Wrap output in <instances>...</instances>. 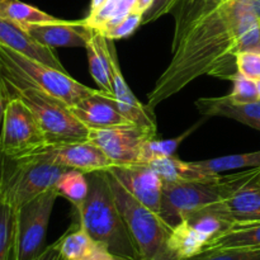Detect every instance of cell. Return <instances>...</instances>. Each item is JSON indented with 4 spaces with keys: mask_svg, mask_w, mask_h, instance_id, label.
<instances>
[{
    "mask_svg": "<svg viewBox=\"0 0 260 260\" xmlns=\"http://www.w3.org/2000/svg\"><path fill=\"white\" fill-rule=\"evenodd\" d=\"M109 183L119 211L142 259L150 260L167 244L173 228L165 222L159 213L154 212L132 197L111 174Z\"/></svg>",
    "mask_w": 260,
    "mask_h": 260,
    "instance_id": "obj_6",
    "label": "cell"
},
{
    "mask_svg": "<svg viewBox=\"0 0 260 260\" xmlns=\"http://www.w3.org/2000/svg\"><path fill=\"white\" fill-rule=\"evenodd\" d=\"M190 167L206 178H215L229 170L248 169V168H260V150L245 154L226 155L201 161H189Z\"/></svg>",
    "mask_w": 260,
    "mask_h": 260,
    "instance_id": "obj_20",
    "label": "cell"
},
{
    "mask_svg": "<svg viewBox=\"0 0 260 260\" xmlns=\"http://www.w3.org/2000/svg\"><path fill=\"white\" fill-rule=\"evenodd\" d=\"M32 260H66V259L63 258V255L61 254L58 240H56L55 243L51 244L50 246H46L45 250H43L37 258Z\"/></svg>",
    "mask_w": 260,
    "mask_h": 260,
    "instance_id": "obj_36",
    "label": "cell"
},
{
    "mask_svg": "<svg viewBox=\"0 0 260 260\" xmlns=\"http://www.w3.org/2000/svg\"><path fill=\"white\" fill-rule=\"evenodd\" d=\"M8 96L19 98L35 114L48 144L86 141L89 128L73 114L70 107L32 85L0 75Z\"/></svg>",
    "mask_w": 260,
    "mask_h": 260,
    "instance_id": "obj_3",
    "label": "cell"
},
{
    "mask_svg": "<svg viewBox=\"0 0 260 260\" xmlns=\"http://www.w3.org/2000/svg\"><path fill=\"white\" fill-rule=\"evenodd\" d=\"M180 260H260V248L206 249L190 258Z\"/></svg>",
    "mask_w": 260,
    "mask_h": 260,
    "instance_id": "obj_30",
    "label": "cell"
},
{
    "mask_svg": "<svg viewBox=\"0 0 260 260\" xmlns=\"http://www.w3.org/2000/svg\"><path fill=\"white\" fill-rule=\"evenodd\" d=\"M8 99L9 98H8L7 91H5L2 80H0V134H2L3 121H4V114H5V108H7Z\"/></svg>",
    "mask_w": 260,
    "mask_h": 260,
    "instance_id": "obj_39",
    "label": "cell"
},
{
    "mask_svg": "<svg viewBox=\"0 0 260 260\" xmlns=\"http://www.w3.org/2000/svg\"><path fill=\"white\" fill-rule=\"evenodd\" d=\"M104 50H106L109 76L113 89V103L117 111L123 114L131 123L156 131V117L154 114V108L141 103L127 85L123 74L119 69L113 41L108 40L107 37L104 42Z\"/></svg>",
    "mask_w": 260,
    "mask_h": 260,
    "instance_id": "obj_10",
    "label": "cell"
},
{
    "mask_svg": "<svg viewBox=\"0 0 260 260\" xmlns=\"http://www.w3.org/2000/svg\"><path fill=\"white\" fill-rule=\"evenodd\" d=\"M106 37L99 32L94 33L86 43V55H88L89 71L93 76L94 81L103 93L113 96L111 76H109L108 61H107L106 50H104Z\"/></svg>",
    "mask_w": 260,
    "mask_h": 260,
    "instance_id": "obj_21",
    "label": "cell"
},
{
    "mask_svg": "<svg viewBox=\"0 0 260 260\" xmlns=\"http://www.w3.org/2000/svg\"><path fill=\"white\" fill-rule=\"evenodd\" d=\"M182 221H185L198 234L206 246L236 223L225 207L223 201L192 211Z\"/></svg>",
    "mask_w": 260,
    "mask_h": 260,
    "instance_id": "obj_17",
    "label": "cell"
},
{
    "mask_svg": "<svg viewBox=\"0 0 260 260\" xmlns=\"http://www.w3.org/2000/svg\"><path fill=\"white\" fill-rule=\"evenodd\" d=\"M88 260H119V259H117L116 256L112 255L106 248H103L102 245H98V248L95 249L93 255H91Z\"/></svg>",
    "mask_w": 260,
    "mask_h": 260,
    "instance_id": "obj_38",
    "label": "cell"
},
{
    "mask_svg": "<svg viewBox=\"0 0 260 260\" xmlns=\"http://www.w3.org/2000/svg\"><path fill=\"white\" fill-rule=\"evenodd\" d=\"M89 192L85 200L74 207L80 228L119 260H144L116 202L108 172L86 174Z\"/></svg>",
    "mask_w": 260,
    "mask_h": 260,
    "instance_id": "obj_2",
    "label": "cell"
},
{
    "mask_svg": "<svg viewBox=\"0 0 260 260\" xmlns=\"http://www.w3.org/2000/svg\"><path fill=\"white\" fill-rule=\"evenodd\" d=\"M0 45L33 60L46 63L51 68L68 73L53 48L41 45L22 25L2 17H0Z\"/></svg>",
    "mask_w": 260,
    "mask_h": 260,
    "instance_id": "obj_14",
    "label": "cell"
},
{
    "mask_svg": "<svg viewBox=\"0 0 260 260\" xmlns=\"http://www.w3.org/2000/svg\"><path fill=\"white\" fill-rule=\"evenodd\" d=\"M60 250L66 260H88L93 255L99 244H96L78 222L58 239Z\"/></svg>",
    "mask_w": 260,
    "mask_h": 260,
    "instance_id": "obj_23",
    "label": "cell"
},
{
    "mask_svg": "<svg viewBox=\"0 0 260 260\" xmlns=\"http://www.w3.org/2000/svg\"><path fill=\"white\" fill-rule=\"evenodd\" d=\"M0 134V152L8 156L35 154L48 146V141L29 108L15 96H8Z\"/></svg>",
    "mask_w": 260,
    "mask_h": 260,
    "instance_id": "obj_8",
    "label": "cell"
},
{
    "mask_svg": "<svg viewBox=\"0 0 260 260\" xmlns=\"http://www.w3.org/2000/svg\"><path fill=\"white\" fill-rule=\"evenodd\" d=\"M259 182H260V173H259Z\"/></svg>",
    "mask_w": 260,
    "mask_h": 260,
    "instance_id": "obj_45",
    "label": "cell"
},
{
    "mask_svg": "<svg viewBox=\"0 0 260 260\" xmlns=\"http://www.w3.org/2000/svg\"><path fill=\"white\" fill-rule=\"evenodd\" d=\"M260 168L241 182L234 192L223 201L225 207L236 223H250L260 221Z\"/></svg>",
    "mask_w": 260,
    "mask_h": 260,
    "instance_id": "obj_16",
    "label": "cell"
},
{
    "mask_svg": "<svg viewBox=\"0 0 260 260\" xmlns=\"http://www.w3.org/2000/svg\"><path fill=\"white\" fill-rule=\"evenodd\" d=\"M0 17L12 20L22 27L36 23L55 22L58 19L19 0H0Z\"/></svg>",
    "mask_w": 260,
    "mask_h": 260,
    "instance_id": "obj_25",
    "label": "cell"
},
{
    "mask_svg": "<svg viewBox=\"0 0 260 260\" xmlns=\"http://www.w3.org/2000/svg\"><path fill=\"white\" fill-rule=\"evenodd\" d=\"M260 24V0H234L201 20L172 52L169 65L147 94V106L157 104L182 91L202 75L229 79L238 73L236 40Z\"/></svg>",
    "mask_w": 260,
    "mask_h": 260,
    "instance_id": "obj_1",
    "label": "cell"
},
{
    "mask_svg": "<svg viewBox=\"0 0 260 260\" xmlns=\"http://www.w3.org/2000/svg\"><path fill=\"white\" fill-rule=\"evenodd\" d=\"M41 154L55 164L66 169L80 170L85 174L101 170L108 172L113 167L108 156L89 140L48 145L41 150Z\"/></svg>",
    "mask_w": 260,
    "mask_h": 260,
    "instance_id": "obj_11",
    "label": "cell"
},
{
    "mask_svg": "<svg viewBox=\"0 0 260 260\" xmlns=\"http://www.w3.org/2000/svg\"><path fill=\"white\" fill-rule=\"evenodd\" d=\"M142 19H144V14L136 12V10H132L128 15L123 18L119 23H117L113 27L108 28L104 32H102L101 35H103L104 37H107L108 40L116 41V40H122V38H127L131 35H134L135 30L142 24Z\"/></svg>",
    "mask_w": 260,
    "mask_h": 260,
    "instance_id": "obj_32",
    "label": "cell"
},
{
    "mask_svg": "<svg viewBox=\"0 0 260 260\" xmlns=\"http://www.w3.org/2000/svg\"><path fill=\"white\" fill-rule=\"evenodd\" d=\"M168 245L177 251L182 259L200 254L205 250V241L198 236V234L188 225L185 221H180L174 226L167 241Z\"/></svg>",
    "mask_w": 260,
    "mask_h": 260,
    "instance_id": "obj_26",
    "label": "cell"
},
{
    "mask_svg": "<svg viewBox=\"0 0 260 260\" xmlns=\"http://www.w3.org/2000/svg\"><path fill=\"white\" fill-rule=\"evenodd\" d=\"M233 80V91L228 96L233 103L243 104V103H253L259 101L258 86L256 81L253 79H249L246 76L241 75L240 73H236L231 78Z\"/></svg>",
    "mask_w": 260,
    "mask_h": 260,
    "instance_id": "obj_31",
    "label": "cell"
},
{
    "mask_svg": "<svg viewBox=\"0 0 260 260\" xmlns=\"http://www.w3.org/2000/svg\"><path fill=\"white\" fill-rule=\"evenodd\" d=\"M182 256L177 253L175 250H173L168 244H165L154 256L150 260H180Z\"/></svg>",
    "mask_w": 260,
    "mask_h": 260,
    "instance_id": "obj_37",
    "label": "cell"
},
{
    "mask_svg": "<svg viewBox=\"0 0 260 260\" xmlns=\"http://www.w3.org/2000/svg\"><path fill=\"white\" fill-rule=\"evenodd\" d=\"M108 173L132 197L160 215L162 182L149 165H113Z\"/></svg>",
    "mask_w": 260,
    "mask_h": 260,
    "instance_id": "obj_12",
    "label": "cell"
},
{
    "mask_svg": "<svg viewBox=\"0 0 260 260\" xmlns=\"http://www.w3.org/2000/svg\"><path fill=\"white\" fill-rule=\"evenodd\" d=\"M57 197L52 188L17 208L12 260H32L45 250L46 233Z\"/></svg>",
    "mask_w": 260,
    "mask_h": 260,
    "instance_id": "obj_7",
    "label": "cell"
},
{
    "mask_svg": "<svg viewBox=\"0 0 260 260\" xmlns=\"http://www.w3.org/2000/svg\"><path fill=\"white\" fill-rule=\"evenodd\" d=\"M55 189L58 196L66 198L74 207H78L88 196V178L85 173L80 170L68 169L58 178L55 184Z\"/></svg>",
    "mask_w": 260,
    "mask_h": 260,
    "instance_id": "obj_27",
    "label": "cell"
},
{
    "mask_svg": "<svg viewBox=\"0 0 260 260\" xmlns=\"http://www.w3.org/2000/svg\"><path fill=\"white\" fill-rule=\"evenodd\" d=\"M196 107L205 117H226L260 131V99L253 103H233L228 96L200 98Z\"/></svg>",
    "mask_w": 260,
    "mask_h": 260,
    "instance_id": "obj_18",
    "label": "cell"
},
{
    "mask_svg": "<svg viewBox=\"0 0 260 260\" xmlns=\"http://www.w3.org/2000/svg\"><path fill=\"white\" fill-rule=\"evenodd\" d=\"M113 98L114 96L108 95L99 89L98 93L86 96L83 101L71 106L70 109L74 116L89 129L131 123L123 114L117 111Z\"/></svg>",
    "mask_w": 260,
    "mask_h": 260,
    "instance_id": "obj_15",
    "label": "cell"
},
{
    "mask_svg": "<svg viewBox=\"0 0 260 260\" xmlns=\"http://www.w3.org/2000/svg\"><path fill=\"white\" fill-rule=\"evenodd\" d=\"M206 118H207V117H205L202 121L193 124L190 128H188L187 131L183 132L182 135H179V136L177 137H173V139L168 140H157L156 137H154V139L149 140V141L145 144L144 149H142L140 164H149V162L154 161V160L156 159H160V157H167L175 155V151H177L178 147L180 146V144H182L189 135H192L193 132L205 122Z\"/></svg>",
    "mask_w": 260,
    "mask_h": 260,
    "instance_id": "obj_28",
    "label": "cell"
},
{
    "mask_svg": "<svg viewBox=\"0 0 260 260\" xmlns=\"http://www.w3.org/2000/svg\"><path fill=\"white\" fill-rule=\"evenodd\" d=\"M230 2H234V0H223V3H230ZM222 3V4H223Z\"/></svg>",
    "mask_w": 260,
    "mask_h": 260,
    "instance_id": "obj_43",
    "label": "cell"
},
{
    "mask_svg": "<svg viewBox=\"0 0 260 260\" xmlns=\"http://www.w3.org/2000/svg\"><path fill=\"white\" fill-rule=\"evenodd\" d=\"M260 43V24L254 25L250 29L241 33L236 40L235 55L245 51H258Z\"/></svg>",
    "mask_w": 260,
    "mask_h": 260,
    "instance_id": "obj_34",
    "label": "cell"
},
{
    "mask_svg": "<svg viewBox=\"0 0 260 260\" xmlns=\"http://www.w3.org/2000/svg\"><path fill=\"white\" fill-rule=\"evenodd\" d=\"M256 86H258V94H259V98H260V80L256 81Z\"/></svg>",
    "mask_w": 260,
    "mask_h": 260,
    "instance_id": "obj_42",
    "label": "cell"
},
{
    "mask_svg": "<svg viewBox=\"0 0 260 260\" xmlns=\"http://www.w3.org/2000/svg\"><path fill=\"white\" fill-rule=\"evenodd\" d=\"M178 3H179V0H154L151 7H150L149 10L144 14L142 24L155 22L156 19L161 18L162 15L173 13V10L177 7Z\"/></svg>",
    "mask_w": 260,
    "mask_h": 260,
    "instance_id": "obj_35",
    "label": "cell"
},
{
    "mask_svg": "<svg viewBox=\"0 0 260 260\" xmlns=\"http://www.w3.org/2000/svg\"><path fill=\"white\" fill-rule=\"evenodd\" d=\"M0 75L17 79L41 89L51 96L60 99L69 107L98 93L99 90L79 83L71 78L69 73L51 68L3 45H0Z\"/></svg>",
    "mask_w": 260,
    "mask_h": 260,
    "instance_id": "obj_5",
    "label": "cell"
},
{
    "mask_svg": "<svg viewBox=\"0 0 260 260\" xmlns=\"http://www.w3.org/2000/svg\"><path fill=\"white\" fill-rule=\"evenodd\" d=\"M24 28L37 42L47 47H86L95 30L89 27L85 20L57 19L55 22L28 24Z\"/></svg>",
    "mask_w": 260,
    "mask_h": 260,
    "instance_id": "obj_13",
    "label": "cell"
},
{
    "mask_svg": "<svg viewBox=\"0 0 260 260\" xmlns=\"http://www.w3.org/2000/svg\"><path fill=\"white\" fill-rule=\"evenodd\" d=\"M107 0H91L90 3V10H89V13H94L96 12V10L99 9V8H102L104 5V3H106Z\"/></svg>",
    "mask_w": 260,
    "mask_h": 260,
    "instance_id": "obj_41",
    "label": "cell"
},
{
    "mask_svg": "<svg viewBox=\"0 0 260 260\" xmlns=\"http://www.w3.org/2000/svg\"><path fill=\"white\" fill-rule=\"evenodd\" d=\"M152 3H154V0H137L136 7H135L134 10L141 13V14H145L152 5Z\"/></svg>",
    "mask_w": 260,
    "mask_h": 260,
    "instance_id": "obj_40",
    "label": "cell"
},
{
    "mask_svg": "<svg viewBox=\"0 0 260 260\" xmlns=\"http://www.w3.org/2000/svg\"><path fill=\"white\" fill-rule=\"evenodd\" d=\"M154 137H156L154 129L128 123L107 128H90L88 140L95 144L113 165H132L140 164L145 144Z\"/></svg>",
    "mask_w": 260,
    "mask_h": 260,
    "instance_id": "obj_9",
    "label": "cell"
},
{
    "mask_svg": "<svg viewBox=\"0 0 260 260\" xmlns=\"http://www.w3.org/2000/svg\"><path fill=\"white\" fill-rule=\"evenodd\" d=\"M253 170L254 168H250V170L226 177L218 175L208 180L162 183L160 216L168 225L174 228L192 211L225 201Z\"/></svg>",
    "mask_w": 260,
    "mask_h": 260,
    "instance_id": "obj_4",
    "label": "cell"
},
{
    "mask_svg": "<svg viewBox=\"0 0 260 260\" xmlns=\"http://www.w3.org/2000/svg\"><path fill=\"white\" fill-rule=\"evenodd\" d=\"M223 0H179L173 10L174 14V35L172 40V52H174L185 36L215 10L222 5Z\"/></svg>",
    "mask_w": 260,
    "mask_h": 260,
    "instance_id": "obj_19",
    "label": "cell"
},
{
    "mask_svg": "<svg viewBox=\"0 0 260 260\" xmlns=\"http://www.w3.org/2000/svg\"><path fill=\"white\" fill-rule=\"evenodd\" d=\"M150 168L157 174L162 183L184 182V180H208L213 178H206L196 172L190 167L189 161H183L175 155L167 157H160L149 162ZM217 178V177H215Z\"/></svg>",
    "mask_w": 260,
    "mask_h": 260,
    "instance_id": "obj_24",
    "label": "cell"
},
{
    "mask_svg": "<svg viewBox=\"0 0 260 260\" xmlns=\"http://www.w3.org/2000/svg\"><path fill=\"white\" fill-rule=\"evenodd\" d=\"M258 51H260V43H259V47H258Z\"/></svg>",
    "mask_w": 260,
    "mask_h": 260,
    "instance_id": "obj_44",
    "label": "cell"
},
{
    "mask_svg": "<svg viewBox=\"0 0 260 260\" xmlns=\"http://www.w3.org/2000/svg\"><path fill=\"white\" fill-rule=\"evenodd\" d=\"M17 208L0 197V260H12Z\"/></svg>",
    "mask_w": 260,
    "mask_h": 260,
    "instance_id": "obj_29",
    "label": "cell"
},
{
    "mask_svg": "<svg viewBox=\"0 0 260 260\" xmlns=\"http://www.w3.org/2000/svg\"><path fill=\"white\" fill-rule=\"evenodd\" d=\"M217 248H260V221L235 223L230 230L211 241L205 250Z\"/></svg>",
    "mask_w": 260,
    "mask_h": 260,
    "instance_id": "obj_22",
    "label": "cell"
},
{
    "mask_svg": "<svg viewBox=\"0 0 260 260\" xmlns=\"http://www.w3.org/2000/svg\"><path fill=\"white\" fill-rule=\"evenodd\" d=\"M238 73L249 79L260 80V51H245L235 55Z\"/></svg>",
    "mask_w": 260,
    "mask_h": 260,
    "instance_id": "obj_33",
    "label": "cell"
}]
</instances>
